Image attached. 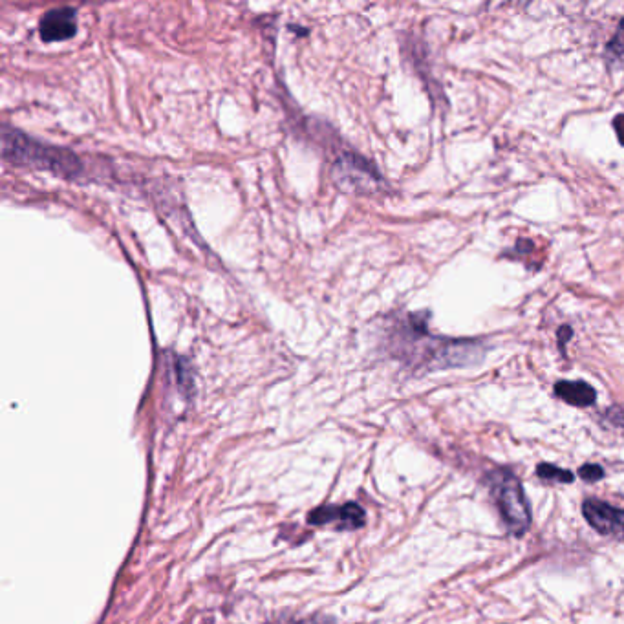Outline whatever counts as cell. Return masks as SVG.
<instances>
[{
	"label": "cell",
	"mask_w": 624,
	"mask_h": 624,
	"mask_svg": "<svg viewBox=\"0 0 624 624\" xmlns=\"http://www.w3.org/2000/svg\"><path fill=\"white\" fill-rule=\"evenodd\" d=\"M614 130L615 134H617V140L624 147V114H619L617 118L614 119Z\"/></svg>",
	"instance_id": "cell-13"
},
{
	"label": "cell",
	"mask_w": 624,
	"mask_h": 624,
	"mask_svg": "<svg viewBox=\"0 0 624 624\" xmlns=\"http://www.w3.org/2000/svg\"><path fill=\"white\" fill-rule=\"evenodd\" d=\"M555 394L573 407H590L597 399V392L584 381H559Z\"/></svg>",
	"instance_id": "cell-7"
},
{
	"label": "cell",
	"mask_w": 624,
	"mask_h": 624,
	"mask_svg": "<svg viewBox=\"0 0 624 624\" xmlns=\"http://www.w3.org/2000/svg\"><path fill=\"white\" fill-rule=\"evenodd\" d=\"M427 313H407L390 330L388 345L405 365L425 370L476 365L485 354L480 341L447 339L429 332Z\"/></svg>",
	"instance_id": "cell-1"
},
{
	"label": "cell",
	"mask_w": 624,
	"mask_h": 624,
	"mask_svg": "<svg viewBox=\"0 0 624 624\" xmlns=\"http://www.w3.org/2000/svg\"><path fill=\"white\" fill-rule=\"evenodd\" d=\"M335 182L339 183L343 189L352 191H366L377 187L381 182V176L376 171V167L370 162L363 160L354 152H345L335 160L334 165Z\"/></svg>",
	"instance_id": "cell-4"
},
{
	"label": "cell",
	"mask_w": 624,
	"mask_h": 624,
	"mask_svg": "<svg viewBox=\"0 0 624 624\" xmlns=\"http://www.w3.org/2000/svg\"><path fill=\"white\" fill-rule=\"evenodd\" d=\"M537 473L540 478L551 480V482H562V484H564V482H566V484L573 482V474H571L570 471H564V469H559V467L549 465V463L538 465Z\"/></svg>",
	"instance_id": "cell-10"
},
{
	"label": "cell",
	"mask_w": 624,
	"mask_h": 624,
	"mask_svg": "<svg viewBox=\"0 0 624 624\" xmlns=\"http://www.w3.org/2000/svg\"><path fill=\"white\" fill-rule=\"evenodd\" d=\"M2 156L15 165H26L63 178H77L83 169L74 152L46 145L8 127L2 132Z\"/></svg>",
	"instance_id": "cell-2"
},
{
	"label": "cell",
	"mask_w": 624,
	"mask_h": 624,
	"mask_svg": "<svg viewBox=\"0 0 624 624\" xmlns=\"http://www.w3.org/2000/svg\"><path fill=\"white\" fill-rule=\"evenodd\" d=\"M290 624H330V623H328V621H324V619H312V621H297V623H290Z\"/></svg>",
	"instance_id": "cell-15"
},
{
	"label": "cell",
	"mask_w": 624,
	"mask_h": 624,
	"mask_svg": "<svg viewBox=\"0 0 624 624\" xmlns=\"http://www.w3.org/2000/svg\"><path fill=\"white\" fill-rule=\"evenodd\" d=\"M604 476L603 467L601 465H584L581 469V478L586 482H597Z\"/></svg>",
	"instance_id": "cell-12"
},
{
	"label": "cell",
	"mask_w": 624,
	"mask_h": 624,
	"mask_svg": "<svg viewBox=\"0 0 624 624\" xmlns=\"http://www.w3.org/2000/svg\"><path fill=\"white\" fill-rule=\"evenodd\" d=\"M606 61L612 68H624V19L619 22L610 43L606 44Z\"/></svg>",
	"instance_id": "cell-8"
},
{
	"label": "cell",
	"mask_w": 624,
	"mask_h": 624,
	"mask_svg": "<svg viewBox=\"0 0 624 624\" xmlns=\"http://www.w3.org/2000/svg\"><path fill=\"white\" fill-rule=\"evenodd\" d=\"M363 524H365V511L357 504L339 507V517H337L339 529H359Z\"/></svg>",
	"instance_id": "cell-9"
},
{
	"label": "cell",
	"mask_w": 624,
	"mask_h": 624,
	"mask_svg": "<svg viewBox=\"0 0 624 624\" xmlns=\"http://www.w3.org/2000/svg\"><path fill=\"white\" fill-rule=\"evenodd\" d=\"M77 32V13L74 8H55L46 11L39 21V35L44 43H61Z\"/></svg>",
	"instance_id": "cell-6"
},
{
	"label": "cell",
	"mask_w": 624,
	"mask_h": 624,
	"mask_svg": "<svg viewBox=\"0 0 624 624\" xmlns=\"http://www.w3.org/2000/svg\"><path fill=\"white\" fill-rule=\"evenodd\" d=\"M584 518L595 531L606 537L624 538V511L601 500H586Z\"/></svg>",
	"instance_id": "cell-5"
},
{
	"label": "cell",
	"mask_w": 624,
	"mask_h": 624,
	"mask_svg": "<svg viewBox=\"0 0 624 624\" xmlns=\"http://www.w3.org/2000/svg\"><path fill=\"white\" fill-rule=\"evenodd\" d=\"M337 517H339V507H319L310 515V522L312 524H330V522H337Z\"/></svg>",
	"instance_id": "cell-11"
},
{
	"label": "cell",
	"mask_w": 624,
	"mask_h": 624,
	"mask_svg": "<svg viewBox=\"0 0 624 624\" xmlns=\"http://www.w3.org/2000/svg\"><path fill=\"white\" fill-rule=\"evenodd\" d=\"M571 334H573V332H571L570 326H564V328H560L559 330L560 350H562V345H566V343L570 341Z\"/></svg>",
	"instance_id": "cell-14"
},
{
	"label": "cell",
	"mask_w": 624,
	"mask_h": 624,
	"mask_svg": "<svg viewBox=\"0 0 624 624\" xmlns=\"http://www.w3.org/2000/svg\"><path fill=\"white\" fill-rule=\"evenodd\" d=\"M493 493L507 529L517 537L524 535L531 524V511L517 478L511 473L496 474L493 478Z\"/></svg>",
	"instance_id": "cell-3"
}]
</instances>
